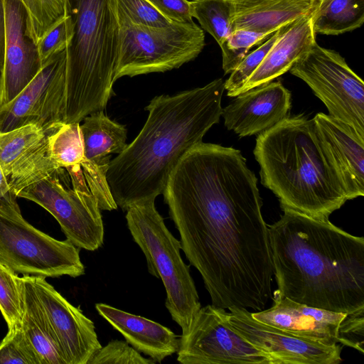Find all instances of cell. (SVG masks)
Here are the masks:
<instances>
[{"label": "cell", "instance_id": "1", "mask_svg": "<svg viewBox=\"0 0 364 364\" xmlns=\"http://www.w3.org/2000/svg\"><path fill=\"white\" fill-rule=\"evenodd\" d=\"M163 195L211 304L264 309L273 294L269 229L257 179L241 151L199 143L178 161Z\"/></svg>", "mask_w": 364, "mask_h": 364}, {"label": "cell", "instance_id": "2", "mask_svg": "<svg viewBox=\"0 0 364 364\" xmlns=\"http://www.w3.org/2000/svg\"><path fill=\"white\" fill-rule=\"evenodd\" d=\"M268 225L277 291L347 314L364 309V238L288 209Z\"/></svg>", "mask_w": 364, "mask_h": 364}, {"label": "cell", "instance_id": "3", "mask_svg": "<svg viewBox=\"0 0 364 364\" xmlns=\"http://www.w3.org/2000/svg\"><path fill=\"white\" fill-rule=\"evenodd\" d=\"M224 90L225 80L218 78L201 87L151 100L141 132L108 166L106 178L117 207L126 211L163 194L181 159L219 122Z\"/></svg>", "mask_w": 364, "mask_h": 364}, {"label": "cell", "instance_id": "4", "mask_svg": "<svg viewBox=\"0 0 364 364\" xmlns=\"http://www.w3.org/2000/svg\"><path fill=\"white\" fill-rule=\"evenodd\" d=\"M253 153L261 183L282 210L327 220L348 200L314 119L287 116L258 134Z\"/></svg>", "mask_w": 364, "mask_h": 364}, {"label": "cell", "instance_id": "5", "mask_svg": "<svg viewBox=\"0 0 364 364\" xmlns=\"http://www.w3.org/2000/svg\"><path fill=\"white\" fill-rule=\"evenodd\" d=\"M73 36L66 48L64 123L104 110L120 47L117 0H69Z\"/></svg>", "mask_w": 364, "mask_h": 364}, {"label": "cell", "instance_id": "6", "mask_svg": "<svg viewBox=\"0 0 364 364\" xmlns=\"http://www.w3.org/2000/svg\"><path fill=\"white\" fill-rule=\"evenodd\" d=\"M126 211L128 229L146 257L148 271L161 279L166 307L185 333L201 305L189 266L181 256V242L166 226L155 200L134 203Z\"/></svg>", "mask_w": 364, "mask_h": 364}, {"label": "cell", "instance_id": "7", "mask_svg": "<svg viewBox=\"0 0 364 364\" xmlns=\"http://www.w3.org/2000/svg\"><path fill=\"white\" fill-rule=\"evenodd\" d=\"M120 47L114 81L164 73L194 60L205 46V35L193 21H173L163 27H149L119 21Z\"/></svg>", "mask_w": 364, "mask_h": 364}, {"label": "cell", "instance_id": "8", "mask_svg": "<svg viewBox=\"0 0 364 364\" xmlns=\"http://www.w3.org/2000/svg\"><path fill=\"white\" fill-rule=\"evenodd\" d=\"M0 263L23 276L77 277L85 274L80 248L36 229L19 207L0 205Z\"/></svg>", "mask_w": 364, "mask_h": 364}, {"label": "cell", "instance_id": "9", "mask_svg": "<svg viewBox=\"0 0 364 364\" xmlns=\"http://www.w3.org/2000/svg\"><path fill=\"white\" fill-rule=\"evenodd\" d=\"M289 71L310 87L330 116L364 138V82L338 52L316 42Z\"/></svg>", "mask_w": 364, "mask_h": 364}, {"label": "cell", "instance_id": "10", "mask_svg": "<svg viewBox=\"0 0 364 364\" xmlns=\"http://www.w3.org/2000/svg\"><path fill=\"white\" fill-rule=\"evenodd\" d=\"M17 197L32 200L48 210L76 247L95 251L102 245L105 230L98 201L94 196L75 191L64 168L28 185Z\"/></svg>", "mask_w": 364, "mask_h": 364}, {"label": "cell", "instance_id": "11", "mask_svg": "<svg viewBox=\"0 0 364 364\" xmlns=\"http://www.w3.org/2000/svg\"><path fill=\"white\" fill-rule=\"evenodd\" d=\"M176 353L183 364H272L269 355L231 327L224 309L212 304L198 311Z\"/></svg>", "mask_w": 364, "mask_h": 364}, {"label": "cell", "instance_id": "12", "mask_svg": "<svg viewBox=\"0 0 364 364\" xmlns=\"http://www.w3.org/2000/svg\"><path fill=\"white\" fill-rule=\"evenodd\" d=\"M66 48L43 63L33 80L0 107V132L35 124L47 134L64 123Z\"/></svg>", "mask_w": 364, "mask_h": 364}, {"label": "cell", "instance_id": "13", "mask_svg": "<svg viewBox=\"0 0 364 364\" xmlns=\"http://www.w3.org/2000/svg\"><path fill=\"white\" fill-rule=\"evenodd\" d=\"M228 310L231 327L269 355L272 364H338L342 361L340 344H326L294 336L258 321L245 309Z\"/></svg>", "mask_w": 364, "mask_h": 364}, {"label": "cell", "instance_id": "14", "mask_svg": "<svg viewBox=\"0 0 364 364\" xmlns=\"http://www.w3.org/2000/svg\"><path fill=\"white\" fill-rule=\"evenodd\" d=\"M65 364H87L101 347L94 323L41 277L28 276Z\"/></svg>", "mask_w": 364, "mask_h": 364}, {"label": "cell", "instance_id": "15", "mask_svg": "<svg viewBox=\"0 0 364 364\" xmlns=\"http://www.w3.org/2000/svg\"><path fill=\"white\" fill-rule=\"evenodd\" d=\"M4 5L6 46L0 73V107L17 96L42 67L24 6L19 0H4Z\"/></svg>", "mask_w": 364, "mask_h": 364}, {"label": "cell", "instance_id": "16", "mask_svg": "<svg viewBox=\"0 0 364 364\" xmlns=\"http://www.w3.org/2000/svg\"><path fill=\"white\" fill-rule=\"evenodd\" d=\"M291 92L280 81H271L235 96L222 109L228 130L240 137L259 134L289 116Z\"/></svg>", "mask_w": 364, "mask_h": 364}, {"label": "cell", "instance_id": "17", "mask_svg": "<svg viewBox=\"0 0 364 364\" xmlns=\"http://www.w3.org/2000/svg\"><path fill=\"white\" fill-rule=\"evenodd\" d=\"M323 148L348 200L364 196V138L322 112L313 118Z\"/></svg>", "mask_w": 364, "mask_h": 364}, {"label": "cell", "instance_id": "18", "mask_svg": "<svg viewBox=\"0 0 364 364\" xmlns=\"http://www.w3.org/2000/svg\"><path fill=\"white\" fill-rule=\"evenodd\" d=\"M273 305L251 312L254 318L287 333L326 344H340L338 328L347 314L318 309L294 301L277 290Z\"/></svg>", "mask_w": 364, "mask_h": 364}, {"label": "cell", "instance_id": "19", "mask_svg": "<svg viewBox=\"0 0 364 364\" xmlns=\"http://www.w3.org/2000/svg\"><path fill=\"white\" fill-rule=\"evenodd\" d=\"M95 309L128 343L156 363L177 352L180 338L168 328L106 304H96Z\"/></svg>", "mask_w": 364, "mask_h": 364}, {"label": "cell", "instance_id": "20", "mask_svg": "<svg viewBox=\"0 0 364 364\" xmlns=\"http://www.w3.org/2000/svg\"><path fill=\"white\" fill-rule=\"evenodd\" d=\"M312 16L313 14L300 17L285 26L259 65L240 90L238 95L273 81L284 74L311 48L316 42Z\"/></svg>", "mask_w": 364, "mask_h": 364}, {"label": "cell", "instance_id": "21", "mask_svg": "<svg viewBox=\"0 0 364 364\" xmlns=\"http://www.w3.org/2000/svg\"><path fill=\"white\" fill-rule=\"evenodd\" d=\"M232 31L245 29L273 34L282 26L314 14L318 0H228Z\"/></svg>", "mask_w": 364, "mask_h": 364}, {"label": "cell", "instance_id": "22", "mask_svg": "<svg viewBox=\"0 0 364 364\" xmlns=\"http://www.w3.org/2000/svg\"><path fill=\"white\" fill-rule=\"evenodd\" d=\"M80 125L85 156L107 171L110 156L122 153L127 146V130L124 125L111 120L104 110L93 112Z\"/></svg>", "mask_w": 364, "mask_h": 364}, {"label": "cell", "instance_id": "23", "mask_svg": "<svg viewBox=\"0 0 364 364\" xmlns=\"http://www.w3.org/2000/svg\"><path fill=\"white\" fill-rule=\"evenodd\" d=\"M23 284V315L21 328L40 364H65L46 314L28 276Z\"/></svg>", "mask_w": 364, "mask_h": 364}, {"label": "cell", "instance_id": "24", "mask_svg": "<svg viewBox=\"0 0 364 364\" xmlns=\"http://www.w3.org/2000/svg\"><path fill=\"white\" fill-rule=\"evenodd\" d=\"M364 0H318L312 16L315 33L336 36L360 28Z\"/></svg>", "mask_w": 364, "mask_h": 364}, {"label": "cell", "instance_id": "25", "mask_svg": "<svg viewBox=\"0 0 364 364\" xmlns=\"http://www.w3.org/2000/svg\"><path fill=\"white\" fill-rule=\"evenodd\" d=\"M46 134L35 124L0 132V166L4 174L9 177L16 164L34 149Z\"/></svg>", "mask_w": 364, "mask_h": 364}, {"label": "cell", "instance_id": "26", "mask_svg": "<svg viewBox=\"0 0 364 364\" xmlns=\"http://www.w3.org/2000/svg\"><path fill=\"white\" fill-rule=\"evenodd\" d=\"M48 154L57 168H66L86 161L80 123H63L49 133Z\"/></svg>", "mask_w": 364, "mask_h": 364}, {"label": "cell", "instance_id": "27", "mask_svg": "<svg viewBox=\"0 0 364 364\" xmlns=\"http://www.w3.org/2000/svg\"><path fill=\"white\" fill-rule=\"evenodd\" d=\"M190 13L218 45L232 32V9L228 0L191 1Z\"/></svg>", "mask_w": 364, "mask_h": 364}, {"label": "cell", "instance_id": "28", "mask_svg": "<svg viewBox=\"0 0 364 364\" xmlns=\"http://www.w3.org/2000/svg\"><path fill=\"white\" fill-rule=\"evenodd\" d=\"M25 8L32 38L36 42L70 15L69 0H19Z\"/></svg>", "mask_w": 364, "mask_h": 364}, {"label": "cell", "instance_id": "29", "mask_svg": "<svg viewBox=\"0 0 364 364\" xmlns=\"http://www.w3.org/2000/svg\"><path fill=\"white\" fill-rule=\"evenodd\" d=\"M0 311L9 329L21 326L23 315L22 280L16 272L1 263Z\"/></svg>", "mask_w": 364, "mask_h": 364}, {"label": "cell", "instance_id": "30", "mask_svg": "<svg viewBox=\"0 0 364 364\" xmlns=\"http://www.w3.org/2000/svg\"><path fill=\"white\" fill-rule=\"evenodd\" d=\"M272 35L245 29L232 31L219 45L225 74L231 73L253 46L261 44Z\"/></svg>", "mask_w": 364, "mask_h": 364}, {"label": "cell", "instance_id": "31", "mask_svg": "<svg viewBox=\"0 0 364 364\" xmlns=\"http://www.w3.org/2000/svg\"><path fill=\"white\" fill-rule=\"evenodd\" d=\"M286 25L279 28L255 50L247 53L232 70L229 78L225 81V90L228 91V96L235 97L238 95L240 90L259 65Z\"/></svg>", "mask_w": 364, "mask_h": 364}, {"label": "cell", "instance_id": "32", "mask_svg": "<svg viewBox=\"0 0 364 364\" xmlns=\"http://www.w3.org/2000/svg\"><path fill=\"white\" fill-rule=\"evenodd\" d=\"M0 364H40L21 326L9 328L0 343Z\"/></svg>", "mask_w": 364, "mask_h": 364}, {"label": "cell", "instance_id": "33", "mask_svg": "<svg viewBox=\"0 0 364 364\" xmlns=\"http://www.w3.org/2000/svg\"><path fill=\"white\" fill-rule=\"evenodd\" d=\"M119 21L149 27H163L171 20L146 0H117Z\"/></svg>", "mask_w": 364, "mask_h": 364}, {"label": "cell", "instance_id": "34", "mask_svg": "<svg viewBox=\"0 0 364 364\" xmlns=\"http://www.w3.org/2000/svg\"><path fill=\"white\" fill-rule=\"evenodd\" d=\"M154 364L152 359L144 358L139 351L123 341L113 340L101 347L89 360L87 364Z\"/></svg>", "mask_w": 364, "mask_h": 364}, {"label": "cell", "instance_id": "35", "mask_svg": "<svg viewBox=\"0 0 364 364\" xmlns=\"http://www.w3.org/2000/svg\"><path fill=\"white\" fill-rule=\"evenodd\" d=\"M73 36V23L70 15L50 29L37 43L42 63L55 53L67 48Z\"/></svg>", "mask_w": 364, "mask_h": 364}, {"label": "cell", "instance_id": "36", "mask_svg": "<svg viewBox=\"0 0 364 364\" xmlns=\"http://www.w3.org/2000/svg\"><path fill=\"white\" fill-rule=\"evenodd\" d=\"M339 343L364 353V309L347 314L338 328Z\"/></svg>", "mask_w": 364, "mask_h": 364}, {"label": "cell", "instance_id": "37", "mask_svg": "<svg viewBox=\"0 0 364 364\" xmlns=\"http://www.w3.org/2000/svg\"><path fill=\"white\" fill-rule=\"evenodd\" d=\"M161 14L171 21L188 22L193 21L188 0H146Z\"/></svg>", "mask_w": 364, "mask_h": 364}, {"label": "cell", "instance_id": "38", "mask_svg": "<svg viewBox=\"0 0 364 364\" xmlns=\"http://www.w3.org/2000/svg\"><path fill=\"white\" fill-rule=\"evenodd\" d=\"M17 198L9 186L8 177L4 174L0 166V205L18 207Z\"/></svg>", "mask_w": 364, "mask_h": 364}, {"label": "cell", "instance_id": "39", "mask_svg": "<svg viewBox=\"0 0 364 364\" xmlns=\"http://www.w3.org/2000/svg\"><path fill=\"white\" fill-rule=\"evenodd\" d=\"M6 46V14L4 0H0V73L4 67Z\"/></svg>", "mask_w": 364, "mask_h": 364}]
</instances>
